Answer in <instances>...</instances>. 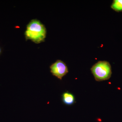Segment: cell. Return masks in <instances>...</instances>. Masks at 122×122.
<instances>
[{"instance_id":"obj_1","label":"cell","mask_w":122,"mask_h":122,"mask_svg":"<svg viewBox=\"0 0 122 122\" xmlns=\"http://www.w3.org/2000/svg\"><path fill=\"white\" fill-rule=\"evenodd\" d=\"M45 25L36 19L32 20L26 26L25 36L26 40H30L36 44L45 41L46 36Z\"/></svg>"},{"instance_id":"obj_2","label":"cell","mask_w":122,"mask_h":122,"mask_svg":"<svg viewBox=\"0 0 122 122\" xmlns=\"http://www.w3.org/2000/svg\"><path fill=\"white\" fill-rule=\"evenodd\" d=\"M91 70L98 81L108 80L111 76V66L107 61H99L92 66Z\"/></svg>"},{"instance_id":"obj_3","label":"cell","mask_w":122,"mask_h":122,"mask_svg":"<svg viewBox=\"0 0 122 122\" xmlns=\"http://www.w3.org/2000/svg\"><path fill=\"white\" fill-rule=\"evenodd\" d=\"M50 72L53 76L61 80L63 76L69 72L68 67L65 63L61 60H57L50 66Z\"/></svg>"},{"instance_id":"obj_4","label":"cell","mask_w":122,"mask_h":122,"mask_svg":"<svg viewBox=\"0 0 122 122\" xmlns=\"http://www.w3.org/2000/svg\"><path fill=\"white\" fill-rule=\"evenodd\" d=\"M62 100L65 105L70 106L73 105L75 102L74 96L69 92H66L62 95Z\"/></svg>"},{"instance_id":"obj_5","label":"cell","mask_w":122,"mask_h":122,"mask_svg":"<svg viewBox=\"0 0 122 122\" xmlns=\"http://www.w3.org/2000/svg\"><path fill=\"white\" fill-rule=\"evenodd\" d=\"M112 8L116 12L122 11V0H114L112 5Z\"/></svg>"},{"instance_id":"obj_6","label":"cell","mask_w":122,"mask_h":122,"mask_svg":"<svg viewBox=\"0 0 122 122\" xmlns=\"http://www.w3.org/2000/svg\"><path fill=\"white\" fill-rule=\"evenodd\" d=\"M1 49L0 48V54L1 53Z\"/></svg>"}]
</instances>
